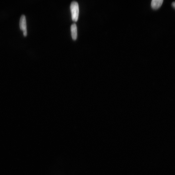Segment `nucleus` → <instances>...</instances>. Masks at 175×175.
Listing matches in <instances>:
<instances>
[{
	"instance_id": "1",
	"label": "nucleus",
	"mask_w": 175,
	"mask_h": 175,
	"mask_svg": "<svg viewBox=\"0 0 175 175\" xmlns=\"http://www.w3.org/2000/svg\"><path fill=\"white\" fill-rule=\"evenodd\" d=\"M70 9L72 19L74 21H77L78 19L79 12L78 3L75 1L72 2L70 4Z\"/></svg>"
},
{
	"instance_id": "4",
	"label": "nucleus",
	"mask_w": 175,
	"mask_h": 175,
	"mask_svg": "<svg viewBox=\"0 0 175 175\" xmlns=\"http://www.w3.org/2000/svg\"><path fill=\"white\" fill-rule=\"evenodd\" d=\"M163 0H152L151 2V6L154 9H158L162 5Z\"/></svg>"
},
{
	"instance_id": "2",
	"label": "nucleus",
	"mask_w": 175,
	"mask_h": 175,
	"mask_svg": "<svg viewBox=\"0 0 175 175\" xmlns=\"http://www.w3.org/2000/svg\"><path fill=\"white\" fill-rule=\"evenodd\" d=\"M20 27V29L23 31L24 36L26 37L28 34V32H27L26 18L24 15H22L21 17Z\"/></svg>"
},
{
	"instance_id": "3",
	"label": "nucleus",
	"mask_w": 175,
	"mask_h": 175,
	"mask_svg": "<svg viewBox=\"0 0 175 175\" xmlns=\"http://www.w3.org/2000/svg\"><path fill=\"white\" fill-rule=\"evenodd\" d=\"M71 35L72 37L74 40L77 39L78 36L77 28L75 24H73L71 26Z\"/></svg>"
},
{
	"instance_id": "5",
	"label": "nucleus",
	"mask_w": 175,
	"mask_h": 175,
	"mask_svg": "<svg viewBox=\"0 0 175 175\" xmlns=\"http://www.w3.org/2000/svg\"><path fill=\"white\" fill-rule=\"evenodd\" d=\"M172 5L173 7L175 9V2H173Z\"/></svg>"
}]
</instances>
